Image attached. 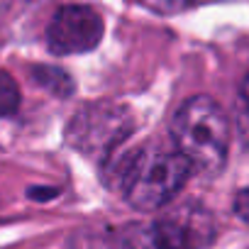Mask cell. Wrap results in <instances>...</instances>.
<instances>
[{
    "label": "cell",
    "mask_w": 249,
    "mask_h": 249,
    "mask_svg": "<svg viewBox=\"0 0 249 249\" xmlns=\"http://www.w3.org/2000/svg\"><path fill=\"white\" fill-rule=\"evenodd\" d=\"M237 122H239V132L249 137V76L242 81V88H239V115H237Z\"/></svg>",
    "instance_id": "8"
},
{
    "label": "cell",
    "mask_w": 249,
    "mask_h": 249,
    "mask_svg": "<svg viewBox=\"0 0 249 249\" xmlns=\"http://www.w3.org/2000/svg\"><path fill=\"white\" fill-rule=\"evenodd\" d=\"M103 37V18L88 5H64L47 27V44L54 54H83L98 47Z\"/></svg>",
    "instance_id": "5"
},
{
    "label": "cell",
    "mask_w": 249,
    "mask_h": 249,
    "mask_svg": "<svg viewBox=\"0 0 249 249\" xmlns=\"http://www.w3.org/2000/svg\"><path fill=\"white\" fill-rule=\"evenodd\" d=\"M191 171L193 166L178 152L142 147L117 161V186L132 208L152 213L176 198Z\"/></svg>",
    "instance_id": "1"
},
{
    "label": "cell",
    "mask_w": 249,
    "mask_h": 249,
    "mask_svg": "<svg viewBox=\"0 0 249 249\" xmlns=\"http://www.w3.org/2000/svg\"><path fill=\"white\" fill-rule=\"evenodd\" d=\"M213 234L208 213L183 208L157 220L124 225L115 237V249H203Z\"/></svg>",
    "instance_id": "3"
},
{
    "label": "cell",
    "mask_w": 249,
    "mask_h": 249,
    "mask_svg": "<svg viewBox=\"0 0 249 249\" xmlns=\"http://www.w3.org/2000/svg\"><path fill=\"white\" fill-rule=\"evenodd\" d=\"M137 3L154 13H174L181 5V0H137Z\"/></svg>",
    "instance_id": "9"
},
{
    "label": "cell",
    "mask_w": 249,
    "mask_h": 249,
    "mask_svg": "<svg viewBox=\"0 0 249 249\" xmlns=\"http://www.w3.org/2000/svg\"><path fill=\"white\" fill-rule=\"evenodd\" d=\"M234 213H237V217L242 222L249 225V188H244V191L237 193V198H234Z\"/></svg>",
    "instance_id": "10"
},
{
    "label": "cell",
    "mask_w": 249,
    "mask_h": 249,
    "mask_svg": "<svg viewBox=\"0 0 249 249\" xmlns=\"http://www.w3.org/2000/svg\"><path fill=\"white\" fill-rule=\"evenodd\" d=\"M32 78L42 86H47L54 95H69L71 93V81L69 76L61 71V69H54V66H37L32 69Z\"/></svg>",
    "instance_id": "6"
},
{
    "label": "cell",
    "mask_w": 249,
    "mask_h": 249,
    "mask_svg": "<svg viewBox=\"0 0 249 249\" xmlns=\"http://www.w3.org/2000/svg\"><path fill=\"white\" fill-rule=\"evenodd\" d=\"M171 135L181 157L193 169L220 171L230 147V122L225 110L208 95L188 98L171 120Z\"/></svg>",
    "instance_id": "2"
},
{
    "label": "cell",
    "mask_w": 249,
    "mask_h": 249,
    "mask_svg": "<svg viewBox=\"0 0 249 249\" xmlns=\"http://www.w3.org/2000/svg\"><path fill=\"white\" fill-rule=\"evenodd\" d=\"M135 127V117L122 105H88L69 124L66 140L86 157L107 159Z\"/></svg>",
    "instance_id": "4"
},
{
    "label": "cell",
    "mask_w": 249,
    "mask_h": 249,
    "mask_svg": "<svg viewBox=\"0 0 249 249\" xmlns=\"http://www.w3.org/2000/svg\"><path fill=\"white\" fill-rule=\"evenodd\" d=\"M20 107V90L15 78L0 69V117H8Z\"/></svg>",
    "instance_id": "7"
}]
</instances>
